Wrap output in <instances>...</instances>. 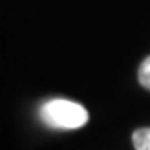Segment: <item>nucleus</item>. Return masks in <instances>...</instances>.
Returning <instances> with one entry per match:
<instances>
[{
    "instance_id": "nucleus-1",
    "label": "nucleus",
    "mask_w": 150,
    "mask_h": 150,
    "mask_svg": "<svg viewBox=\"0 0 150 150\" xmlns=\"http://www.w3.org/2000/svg\"><path fill=\"white\" fill-rule=\"evenodd\" d=\"M38 117L47 127L57 130H75L88 122V112L85 108L80 103L65 98L45 102L38 110Z\"/></svg>"
},
{
    "instance_id": "nucleus-2",
    "label": "nucleus",
    "mask_w": 150,
    "mask_h": 150,
    "mask_svg": "<svg viewBox=\"0 0 150 150\" xmlns=\"http://www.w3.org/2000/svg\"><path fill=\"white\" fill-rule=\"evenodd\" d=\"M135 150H150V127L149 129H139L132 135Z\"/></svg>"
},
{
    "instance_id": "nucleus-3",
    "label": "nucleus",
    "mask_w": 150,
    "mask_h": 150,
    "mask_svg": "<svg viewBox=\"0 0 150 150\" xmlns=\"http://www.w3.org/2000/svg\"><path fill=\"white\" fill-rule=\"evenodd\" d=\"M139 83L150 92V55L142 62L139 69Z\"/></svg>"
}]
</instances>
